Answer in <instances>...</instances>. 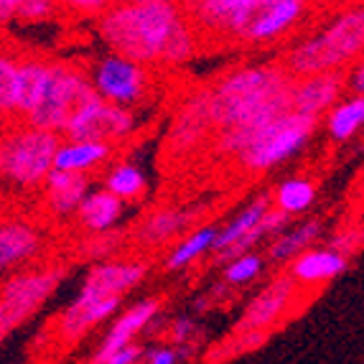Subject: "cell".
Returning <instances> with one entry per match:
<instances>
[{
    "label": "cell",
    "mask_w": 364,
    "mask_h": 364,
    "mask_svg": "<svg viewBox=\"0 0 364 364\" xmlns=\"http://www.w3.org/2000/svg\"><path fill=\"white\" fill-rule=\"evenodd\" d=\"M135 128V117L130 109L107 105L95 95L69 117L67 133L69 143H102L125 138Z\"/></svg>",
    "instance_id": "9"
},
{
    "label": "cell",
    "mask_w": 364,
    "mask_h": 364,
    "mask_svg": "<svg viewBox=\"0 0 364 364\" xmlns=\"http://www.w3.org/2000/svg\"><path fill=\"white\" fill-rule=\"evenodd\" d=\"M69 8H77L82 13H92V11H107V3L105 0H72Z\"/></svg>",
    "instance_id": "43"
},
{
    "label": "cell",
    "mask_w": 364,
    "mask_h": 364,
    "mask_svg": "<svg viewBox=\"0 0 364 364\" xmlns=\"http://www.w3.org/2000/svg\"><path fill=\"white\" fill-rule=\"evenodd\" d=\"M38 250H41V237L33 227L21 222H0V273L31 260Z\"/></svg>",
    "instance_id": "18"
},
{
    "label": "cell",
    "mask_w": 364,
    "mask_h": 364,
    "mask_svg": "<svg viewBox=\"0 0 364 364\" xmlns=\"http://www.w3.org/2000/svg\"><path fill=\"white\" fill-rule=\"evenodd\" d=\"M275 201H278V212L291 217V214L306 212V209L314 204L316 188H314V183L306 181V178H291V181L280 183Z\"/></svg>",
    "instance_id": "32"
},
{
    "label": "cell",
    "mask_w": 364,
    "mask_h": 364,
    "mask_svg": "<svg viewBox=\"0 0 364 364\" xmlns=\"http://www.w3.org/2000/svg\"><path fill=\"white\" fill-rule=\"evenodd\" d=\"M267 212H270V199H267V196H260V199H255L252 204H250V207H245L242 212L237 214V217L232 219L225 230H217V237H214L212 250L222 252V250L232 247V245H235L237 240H242V237L247 235V232L252 230V227H255Z\"/></svg>",
    "instance_id": "25"
},
{
    "label": "cell",
    "mask_w": 364,
    "mask_h": 364,
    "mask_svg": "<svg viewBox=\"0 0 364 364\" xmlns=\"http://www.w3.org/2000/svg\"><path fill=\"white\" fill-rule=\"evenodd\" d=\"M181 18V8L168 0H138L109 6L100 21V36L112 54L146 64L158 59V49L168 31Z\"/></svg>",
    "instance_id": "1"
},
{
    "label": "cell",
    "mask_w": 364,
    "mask_h": 364,
    "mask_svg": "<svg viewBox=\"0 0 364 364\" xmlns=\"http://www.w3.org/2000/svg\"><path fill=\"white\" fill-rule=\"evenodd\" d=\"M364 122V100L362 97H354L344 105H336L331 109V115L326 120V128H328V135L339 143L349 140L359 128H362Z\"/></svg>",
    "instance_id": "30"
},
{
    "label": "cell",
    "mask_w": 364,
    "mask_h": 364,
    "mask_svg": "<svg viewBox=\"0 0 364 364\" xmlns=\"http://www.w3.org/2000/svg\"><path fill=\"white\" fill-rule=\"evenodd\" d=\"M122 214V201L107 191H92L77 207L79 225L92 232H109Z\"/></svg>",
    "instance_id": "21"
},
{
    "label": "cell",
    "mask_w": 364,
    "mask_h": 364,
    "mask_svg": "<svg viewBox=\"0 0 364 364\" xmlns=\"http://www.w3.org/2000/svg\"><path fill=\"white\" fill-rule=\"evenodd\" d=\"M191 334H194V323L188 321V318H178V321L173 323V328H171V336H173V341H178V344L191 339Z\"/></svg>",
    "instance_id": "41"
},
{
    "label": "cell",
    "mask_w": 364,
    "mask_h": 364,
    "mask_svg": "<svg viewBox=\"0 0 364 364\" xmlns=\"http://www.w3.org/2000/svg\"><path fill=\"white\" fill-rule=\"evenodd\" d=\"M359 245H362V232L359 230H344V232H336L334 237H331V252H336V255L341 257H349L354 252V250H359Z\"/></svg>",
    "instance_id": "37"
},
{
    "label": "cell",
    "mask_w": 364,
    "mask_h": 364,
    "mask_svg": "<svg viewBox=\"0 0 364 364\" xmlns=\"http://www.w3.org/2000/svg\"><path fill=\"white\" fill-rule=\"evenodd\" d=\"M109 158V146L102 143H64L54 156V168L67 173H82Z\"/></svg>",
    "instance_id": "24"
},
{
    "label": "cell",
    "mask_w": 364,
    "mask_h": 364,
    "mask_svg": "<svg viewBox=\"0 0 364 364\" xmlns=\"http://www.w3.org/2000/svg\"><path fill=\"white\" fill-rule=\"evenodd\" d=\"M90 97H95V90L85 74H79L67 64H49V79H46L41 100L26 115L28 128L54 135L61 133L67 128L69 117Z\"/></svg>",
    "instance_id": "4"
},
{
    "label": "cell",
    "mask_w": 364,
    "mask_h": 364,
    "mask_svg": "<svg viewBox=\"0 0 364 364\" xmlns=\"http://www.w3.org/2000/svg\"><path fill=\"white\" fill-rule=\"evenodd\" d=\"M293 79L280 67H245L230 74L209 90V120L214 128L227 130L252 107L273 97L275 92L291 85Z\"/></svg>",
    "instance_id": "3"
},
{
    "label": "cell",
    "mask_w": 364,
    "mask_h": 364,
    "mask_svg": "<svg viewBox=\"0 0 364 364\" xmlns=\"http://www.w3.org/2000/svg\"><path fill=\"white\" fill-rule=\"evenodd\" d=\"M349 267V260L331 250H306L304 255L293 260L291 278L293 283H318V280L336 278Z\"/></svg>",
    "instance_id": "20"
},
{
    "label": "cell",
    "mask_w": 364,
    "mask_h": 364,
    "mask_svg": "<svg viewBox=\"0 0 364 364\" xmlns=\"http://www.w3.org/2000/svg\"><path fill=\"white\" fill-rule=\"evenodd\" d=\"M364 11L362 6L339 13L326 28L314 38H306L286 59L288 77H316L326 72H341L344 64L362 54Z\"/></svg>",
    "instance_id": "2"
},
{
    "label": "cell",
    "mask_w": 364,
    "mask_h": 364,
    "mask_svg": "<svg viewBox=\"0 0 364 364\" xmlns=\"http://www.w3.org/2000/svg\"><path fill=\"white\" fill-rule=\"evenodd\" d=\"M242 0H199L183 6L188 11V26L214 33H232Z\"/></svg>",
    "instance_id": "19"
},
{
    "label": "cell",
    "mask_w": 364,
    "mask_h": 364,
    "mask_svg": "<svg viewBox=\"0 0 364 364\" xmlns=\"http://www.w3.org/2000/svg\"><path fill=\"white\" fill-rule=\"evenodd\" d=\"M59 146V135L33 128L0 138V176L18 186H36L54 168Z\"/></svg>",
    "instance_id": "5"
},
{
    "label": "cell",
    "mask_w": 364,
    "mask_h": 364,
    "mask_svg": "<svg viewBox=\"0 0 364 364\" xmlns=\"http://www.w3.org/2000/svg\"><path fill=\"white\" fill-rule=\"evenodd\" d=\"M90 85L102 102L128 109V105H135L146 92V72L135 61L109 54L97 64Z\"/></svg>",
    "instance_id": "10"
},
{
    "label": "cell",
    "mask_w": 364,
    "mask_h": 364,
    "mask_svg": "<svg viewBox=\"0 0 364 364\" xmlns=\"http://www.w3.org/2000/svg\"><path fill=\"white\" fill-rule=\"evenodd\" d=\"M43 181L49 186V207L56 214L74 212L87 196V176H82V173H67V171L51 168Z\"/></svg>",
    "instance_id": "22"
},
{
    "label": "cell",
    "mask_w": 364,
    "mask_h": 364,
    "mask_svg": "<svg viewBox=\"0 0 364 364\" xmlns=\"http://www.w3.org/2000/svg\"><path fill=\"white\" fill-rule=\"evenodd\" d=\"M56 11V3L49 0H18V11H16V21L23 23H41L49 21Z\"/></svg>",
    "instance_id": "36"
},
{
    "label": "cell",
    "mask_w": 364,
    "mask_h": 364,
    "mask_svg": "<svg viewBox=\"0 0 364 364\" xmlns=\"http://www.w3.org/2000/svg\"><path fill=\"white\" fill-rule=\"evenodd\" d=\"M61 278H64L61 267H43V270H26L13 275L0 286V344L13 328H18L31 314L41 309L43 301L56 291Z\"/></svg>",
    "instance_id": "6"
},
{
    "label": "cell",
    "mask_w": 364,
    "mask_h": 364,
    "mask_svg": "<svg viewBox=\"0 0 364 364\" xmlns=\"http://www.w3.org/2000/svg\"><path fill=\"white\" fill-rule=\"evenodd\" d=\"M262 273V257L255 252L235 257L232 262H227L225 267V283L227 286H245L250 280H255Z\"/></svg>",
    "instance_id": "34"
},
{
    "label": "cell",
    "mask_w": 364,
    "mask_h": 364,
    "mask_svg": "<svg viewBox=\"0 0 364 364\" xmlns=\"http://www.w3.org/2000/svg\"><path fill=\"white\" fill-rule=\"evenodd\" d=\"M214 237H217V227H204V230L188 235L186 240H183V242L168 255L166 267H168V270H181V267H186L188 262H194L196 257H201L204 252L212 250Z\"/></svg>",
    "instance_id": "31"
},
{
    "label": "cell",
    "mask_w": 364,
    "mask_h": 364,
    "mask_svg": "<svg viewBox=\"0 0 364 364\" xmlns=\"http://www.w3.org/2000/svg\"><path fill=\"white\" fill-rule=\"evenodd\" d=\"M117 245H120V235H117V232H107V235L90 240V245H87V252H90V257L100 260V257H107L109 252L117 247Z\"/></svg>",
    "instance_id": "38"
},
{
    "label": "cell",
    "mask_w": 364,
    "mask_h": 364,
    "mask_svg": "<svg viewBox=\"0 0 364 364\" xmlns=\"http://www.w3.org/2000/svg\"><path fill=\"white\" fill-rule=\"evenodd\" d=\"M46 79H49V64H43V61H36V59L18 64V77H16V102H13V109H18V112L28 115L31 109L38 105V100H41Z\"/></svg>",
    "instance_id": "23"
},
{
    "label": "cell",
    "mask_w": 364,
    "mask_h": 364,
    "mask_svg": "<svg viewBox=\"0 0 364 364\" xmlns=\"http://www.w3.org/2000/svg\"><path fill=\"white\" fill-rule=\"evenodd\" d=\"M178 359V352L176 349H171V346H161V349H153L148 354L146 364H176Z\"/></svg>",
    "instance_id": "40"
},
{
    "label": "cell",
    "mask_w": 364,
    "mask_h": 364,
    "mask_svg": "<svg viewBox=\"0 0 364 364\" xmlns=\"http://www.w3.org/2000/svg\"><path fill=\"white\" fill-rule=\"evenodd\" d=\"M306 8L301 0H242L232 36L247 43L275 41L304 18Z\"/></svg>",
    "instance_id": "8"
},
{
    "label": "cell",
    "mask_w": 364,
    "mask_h": 364,
    "mask_svg": "<svg viewBox=\"0 0 364 364\" xmlns=\"http://www.w3.org/2000/svg\"><path fill=\"white\" fill-rule=\"evenodd\" d=\"M120 306V298L115 296H92V293H79L77 301L61 314L59 331L67 341H77L85 336L92 326H97L102 318L112 316Z\"/></svg>",
    "instance_id": "14"
},
{
    "label": "cell",
    "mask_w": 364,
    "mask_h": 364,
    "mask_svg": "<svg viewBox=\"0 0 364 364\" xmlns=\"http://www.w3.org/2000/svg\"><path fill=\"white\" fill-rule=\"evenodd\" d=\"M344 85L354 87V97H362V90H364V69H362V64H357V67H354V72L349 74V77H344Z\"/></svg>",
    "instance_id": "42"
},
{
    "label": "cell",
    "mask_w": 364,
    "mask_h": 364,
    "mask_svg": "<svg viewBox=\"0 0 364 364\" xmlns=\"http://www.w3.org/2000/svg\"><path fill=\"white\" fill-rule=\"evenodd\" d=\"M16 77H18V64L11 56L0 54V109L11 112L16 102Z\"/></svg>",
    "instance_id": "35"
},
{
    "label": "cell",
    "mask_w": 364,
    "mask_h": 364,
    "mask_svg": "<svg viewBox=\"0 0 364 364\" xmlns=\"http://www.w3.org/2000/svg\"><path fill=\"white\" fill-rule=\"evenodd\" d=\"M318 117L298 115V112H288V115L278 117L273 125H267L260 135H257L242 153V164L250 171H267L273 166L283 164L286 158L298 153L306 146V140L311 138Z\"/></svg>",
    "instance_id": "7"
},
{
    "label": "cell",
    "mask_w": 364,
    "mask_h": 364,
    "mask_svg": "<svg viewBox=\"0 0 364 364\" xmlns=\"http://www.w3.org/2000/svg\"><path fill=\"white\" fill-rule=\"evenodd\" d=\"M293 291H296V283H293L291 275H278L257 293L252 301L247 304V309L242 311V318L237 323V331H262L270 328L275 321L280 318V314L288 309L293 298Z\"/></svg>",
    "instance_id": "12"
},
{
    "label": "cell",
    "mask_w": 364,
    "mask_h": 364,
    "mask_svg": "<svg viewBox=\"0 0 364 364\" xmlns=\"http://www.w3.org/2000/svg\"><path fill=\"white\" fill-rule=\"evenodd\" d=\"M146 262H102V265H95L87 273L82 291L92 293V296L122 298V293H128L130 288L138 286L140 280L146 278Z\"/></svg>",
    "instance_id": "15"
},
{
    "label": "cell",
    "mask_w": 364,
    "mask_h": 364,
    "mask_svg": "<svg viewBox=\"0 0 364 364\" xmlns=\"http://www.w3.org/2000/svg\"><path fill=\"white\" fill-rule=\"evenodd\" d=\"M296 82V79H293ZM293 82L288 87H283L280 92H275L273 97H267L265 102H260L257 107H252L245 117L230 125L227 130H222V151L227 153H240L267 128V125H273L278 117L288 115L293 112Z\"/></svg>",
    "instance_id": "11"
},
{
    "label": "cell",
    "mask_w": 364,
    "mask_h": 364,
    "mask_svg": "<svg viewBox=\"0 0 364 364\" xmlns=\"http://www.w3.org/2000/svg\"><path fill=\"white\" fill-rule=\"evenodd\" d=\"M194 54H196V33H194V28L188 26V21L181 16V18L176 21V26L168 31L166 41L161 43L156 61L181 64V61H188Z\"/></svg>",
    "instance_id": "28"
},
{
    "label": "cell",
    "mask_w": 364,
    "mask_h": 364,
    "mask_svg": "<svg viewBox=\"0 0 364 364\" xmlns=\"http://www.w3.org/2000/svg\"><path fill=\"white\" fill-rule=\"evenodd\" d=\"M191 222V214L181 212V209H164V212H156L140 232V240L148 245H158L171 240L173 235L183 230V227Z\"/></svg>",
    "instance_id": "29"
},
{
    "label": "cell",
    "mask_w": 364,
    "mask_h": 364,
    "mask_svg": "<svg viewBox=\"0 0 364 364\" xmlns=\"http://www.w3.org/2000/svg\"><path fill=\"white\" fill-rule=\"evenodd\" d=\"M321 235V222H306V225L296 227L293 232L283 235L280 240H275L270 245V260L275 262H288V260H296L298 255H304L306 250L318 240Z\"/></svg>",
    "instance_id": "27"
},
{
    "label": "cell",
    "mask_w": 364,
    "mask_h": 364,
    "mask_svg": "<svg viewBox=\"0 0 364 364\" xmlns=\"http://www.w3.org/2000/svg\"><path fill=\"white\" fill-rule=\"evenodd\" d=\"M107 194H112L115 199H138L146 191V176L140 173L135 166H117L112 173L107 176Z\"/></svg>",
    "instance_id": "33"
},
{
    "label": "cell",
    "mask_w": 364,
    "mask_h": 364,
    "mask_svg": "<svg viewBox=\"0 0 364 364\" xmlns=\"http://www.w3.org/2000/svg\"><path fill=\"white\" fill-rule=\"evenodd\" d=\"M286 225H288V214L278 212V209H270V212H267L265 217H262L260 222L242 237V240H237L232 247L222 250L217 260L227 262V260H235V257H240V255H247L250 250L255 247V245H260L267 235H275V232H280Z\"/></svg>",
    "instance_id": "26"
},
{
    "label": "cell",
    "mask_w": 364,
    "mask_h": 364,
    "mask_svg": "<svg viewBox=\"0 0 364 364\" xmlns=\"http://www.w3.org/2000/svg\"><path fill=\"white\" fill-rule=\"evenodd\" d=\"M158 309H161V304H158L156 298H148V301H140V304H135L133 309L125 311V314L112 323V328L107 331L102 346H100L97 357H95V364H102L109 354H115L117 349H122V346L133 344L135 334H140L148 323H153Z\"/></svg>",
    "instance_id": "16"
},
{
    "label": "cell",
    "mask_w": 364,
    "mask_h": 364,
    "mask_svg": "<svg viewBox=\"0 0 364 364\" xmlns=\"http://www.w3.org/2000/svg\"><path fill=\"white\" fill-rule=\"evenodd\" d=\"M140 354H143V349L138 344H128L122 346V349H117L115 354H109L102 364H135L140 359Z\"/></svg>",
    "instance_id": "39"
},
{
    "label": "cell",
    "mask_w": 364,
    "mask_h": 364,
    "mask_svg": "<svg viewBox=\"0 0 364 364\" xmlns=\"http://www.w3.org/2000/svg\"><path fill=\"white\" fill-rule=\"evenodd\" d=\"M344 72H326L316 74V77H306L301 82H293V112L318 117L344 92Z\"/></svg>",
    "instance_id": "13"
},
{
    "label": "cell",
    "mask_w": 364,
    "mask_h": 364,
    "mask_svg": "<svg viewBox=\"0 0 364 364\" xmlns=\"http://www.w3.org/2000/svg\"><path fill=\"white\" fill-rule=\"evenodd\" d=\"M209 128H212V120H209V92H204V95H196V97L188 100L176 115L168 133L171 146L176 151H188L209 133Z\"/></svg>",
    "instance_id": "17"
},
{
    "label": "cell",
    "mask_w": 364,
    "mask_h": 364,
    "mask_svg": "<svg viewBox=\"0 0 364 364\" xmlns=\"http://www.w3.org/2000/svg\"><path fill=\"white\" fill-rule=\"evenodd\" d=\"M16 11H18V0H0V26L16 21Z\"/></svg>",
    "instance_id": "44"
},
{
    "label": "cell",
    "mask_w": 364,
    "mask_h": 364,
    "mask_svg": "<svg viewBox=\"0 0 364 364\" xmlns=\"http://www.w3.org/2000/svg\"><path fill=\"white\" fill-rule=\"evenodd\" d=\"M0 117H3V109H0Z\"/></svg>",
    "instance_id": "45"
}]
</instances>
